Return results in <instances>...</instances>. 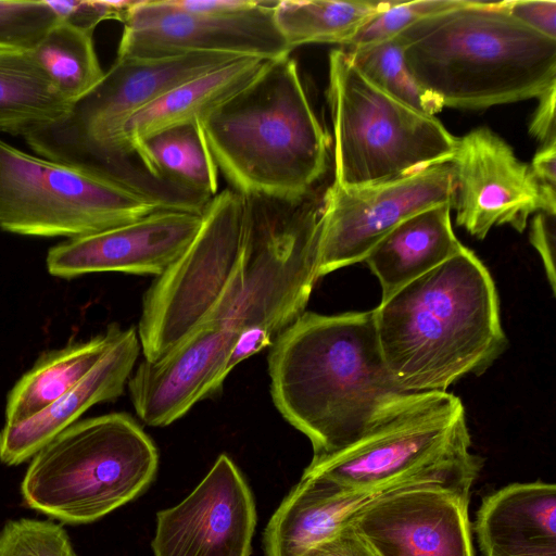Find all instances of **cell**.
<instances>
[{
    "instance_id": "cell-1",
    "label": "cell",
    "mask_w": 556,
    "mask_h": 556,
    "mask_svg": "<svg viewBox=\"0 0 556 556\" xmlns=\"http://www.w3.org/2000/svg\"><path fill=\"white\" fill-rule=\"evenodd\" d=\"M267 359L273 402L311 441L313 457L349 446L412 393L387 368L374 308L304 312L274 340Z\"/></svg>"
},
{
    "instance_id": "cell-2",
    "label": "cell",
    "mask_w": 556,
    "mask_h": 556,
    "mask_svg": "<svg viewBox=\"0 0 556 556\" xmlns=\"http://www.w3.org/2000/svg\"><path fill=\"white\" fill-rule=\"evenodd\" d=\"M374 312L384 363L404 392L446 391L483 372L507 345L495 283L465 245Z\"/></svg>"
},
{
    "instance_id": "cell-3",
    "label": "cell",
    "mask_w": 556,
    "mask_h": 556,
    "mask_svg": "<svg viewBox=\"0 0 556 556\" xmlns=\"http://www.w3.org/2000/svg\"><path fill=\"white\" fill-rule=\"evenodd\" d=\"M399 37L408 70L444 108L479 110L538 99L556 86V40L496 2L468 1Z\"/></svg>"
},
{
    "instance_id": "cell-4",
    "label": "cell",
    "mask_w": 556,
    "mask_h": 556,
    "mask_svg": "<svg viewBox=\"0 0 556 556\" xmlns=\"http://www.w3.org/2000/svg\"><path fill=\"white\" fill-rule=\"evenodd\" d=\"M218 168L243 197L298 201L328 166V136L290 55L199 121Z\"/></svg>"
},
{
    "instance_id": "cell-5",
    "label": "cell",
    "mask_w": 556,
    "mask_h": 556,
    "mask_svg": "<svg viewBox=\"0 0 556 556\" xmlns=\"http://www.w3.org/2000/svg\"><path fill=\"white\" fill-rule=\"evenodd\" d=\"M240 58L224 53L116 58L101 81L73 103L64 119L24 137L46 160L100 173L169 208H180L184 193L142 169L125 142L124 127L136 112L166 91Z\"/></svg>"
},
{
    "instance_id": "cell-6",
    "label": "cell",
    "mask_w": 556,
    "mask_h": 556,
    "mask_svg": "<svg viewBox=\"0 0 556 556\" xmlns=\"http://www.w3.org/2000/svg\"><path fill=\"white\" fill-rule=\"evenodd\" d=\"M159 453L122 413L64 429L30 462L21 485L26 504L65 523L93 522L139 496L154 480Z\"/></svg>"
},
{
    "instance_id": "cell-7",
    "label": "cell",
    "mask_w": 556,
    "mask_h": 556,
    "mask_svg": "<svg viewBox=\"0 0 556 556\" xmlns=\"http://www.w3.org/2000/svg\"><path fill=\"white\" fill-rule=\"evenodd\" d=\"M327 100L334 185L352 188L387 182L452 160L458 138L434 115L372 84L342 48L329 53Z\"/></svg>"
},
{
    "instance_id": "cell-8",
    "label": "cell",
    "mask_w": 556,
    "mask_h": 556,
    "mask_svg": "<svg viewBox=\"0 0 556 556\" xmlns=\"http://www.w3.org/2000/svg\"><path fill=\"white\" fill-rule=\"evenodd\" d=\"M245 198V232L228 325L262 348L303 314L318 280L319 206Z\"/></svg>"
},
{
    "instance_id": "cell-9",
    "label": "cell",
    "mask_w": 556,
    "mask_h": 556,
    "mask_svg": "<svg viewBox=\"0 0 556 556\" xmlns=\"http://www.w3.org/2000/svg\"><path fill=\"white\" fill-rule=\"evenodd\" d=\"M172 210L100 173L25 153L0 140V228L76 238Z\"/></svg>"
},
{
    "instance_id": "cell-10",
    "label": "cell",
    "mask_w": 556,
    "mask_h": 556,
    "mask_svg": "<svg viewBox=\"0 0 556 556\" xmlns=\"http://www.w3.org/2000/svg\"><path fill=\"white\" fill-rule=\"evenodd\" d=\"M245 198L217 192L194 238L143 296L138 337L144 359H155L204 324L231 288L241 262Z\"/></svg>"
},
{
    "instance_id": "cell-11",
    "label": "cell",
    "mask_w": 556,
    "mask_h": 556,
    "mask_svg": "<svg viewBox=\"0 0 556 556\" xmlns=\"http://www.w3.org/2000/svg\"><path fill=\"white\" fill-rule=\"evenodd\" d=\"M470 444L459 397L447 391L412 392L349 446L313 457L303 475L367 489L465 458Z\"/></svg>"
},
{
    "instance_id": "cell-12",
    "label": "cell",
    "mask_w": 556,
    "mask_h": 556,
    "mask_svg": "<svg viewBox=\"0 0 556 556\" xmlns=\"http://www.w3.org/2000/svg\"><path fill=\"white\" fill-rule=\"evenodd\" d=\"M456 184L450 163L364 187L332 184L319 203L318 276L363 262L396 226L429 207L454 206Z\"/></svg>"
},
{
    "instance_id": "cell-13",
    "label": "cell",
    "mask_w": 556,
    "mask_h": 556,
    "mask_svg": "<svg viewBox=\"0 0 556 556\" xmlns=\"http://www.w3.org/2000/svg\"><path fill=\"white\" fill-rule=\"evenodd\" d=\"M277 1L260 0L230 14L176 10L165 0H137L124 24L117 58L165 59L224 53L277 60L292 51L274 21Z\"/></svg>"
},
{
    "instance_id": "cell-14",
    "label": "cell",
    "mask_w": 556,
    "mask_h": 556,
    "mask_svg": "<svg viewBox=\"0 0 556 556\" xmlns=\"http://www.w3.org/2000/svg\"><path fill=\"white\" fill-rule=\"evenodd\" d=\"M456 184V224L477 239L493 227L522 232L531 215H556V191L542 187L528 164L488 127L458 138L450 162Z\"/></svg>"
},
{
    "instance_id": "cell-15",
    "label": "cell",
    "mask_w": 556,
    "mask_h": 556,
    "mask_svg": "<svg viewBox=\"0 0 556 556\" xmlns=\"http://www.w3.org/2000/svg\"><path fill=\"white\" fill-rule=\"evenodd\" d=\"M256 526L253 494L226 455L177 505L156 514L154 556H250Z\"/></svg>"
},
{
    "instance_id": "cell-16",
    "label": "cell",
    "mask_w": 556,
    "mask_h": 556,
    "mask_svg": "<svg viewBox=\"0 0 556 556\" xmlns=\"http://www.w3.org/2000/svg\"><path fill=\"white\" fill-rule=\"evenodd\" d=\"M239 334L225 323H205L162 356L142 361L128 380L139 418L164 427L217 392L228 376V358Z\"/></svg>"
},
{
    "instance_id": "cell-17",
    "label": "cell",
    "mask_w": 556,
    "mask_h": 556,
    "mask_svg": "<svg viewBox=\"0 0 556 556\" xmlns=\"http://www.w3.org/2000/svg\"><path fill=\"white\" fill-rule=\"evenodd\" d=\"M469 498L443 488L406 490L371 504L350 525L377 556H473Z\"/></svg>"
},
{
    "instance_id": "cell-18",
    "label": "cell",
    "mask_w": 556,
    "mask_h": 556,
    "mask_svg": "<svg viewBox=\"0 0 556 556\" xmlns=\"http://www.w3.org/2000/svg\"><path fill=\"white\" fill-rule=\"evenodd\" d=\"M202 215L164 210L100 232L52 247L46 258L50 275L74 278L91 273L163 274L187 249Z\"/></svg>"
},
{
    "instance_id": "cell-19",
    "label": "cell",
    "mask_w": 556,
    "mask_h": 556,
    "mask_svg": "<svg viewBox=\"0 0 556 556\" xmlns=\"http://www.w3.org/2000/svg\"><path fill=\"white\" fill-rule=\"evenodd\" d=\"M140 348L137 329H122L103 357L71 390L35 416L4 425L0 432V460L11 466L27 460L91 406L118 397Z\"/></svg>"
},
{
    "instance_id": "cell-20",
    "label": "cell",
    "mask_w": 556,
    "mask_h": 556,
    "mask_svg": "<svg viewBox=\"0 0 556 556\" xmlns=\"http://www.w3.org/2000/svg\"><path fill=\"white\" fill-rule=\"evenodd\" d=\"M473 530L482 556H556V485L516 482L485 495Z\"/></svg>"
},
{
    "instance_id": "cell-21",
    "label": "cell",
    "mask_w": 556,
    "mask_h": 556,
    "mask_svg": "<svg viewBox=\"0 0 556 556\" xmlns=\"http://www.w3.org/2000/svg\"><path fill=\"white\" fill-rule=\"evenodd\" d=\"M453 205L439 204L402 222L365 257L381 288V300L458 253L464 245L454 233Z\"/></svg>"
},
{
    "instance_id": "cell-22",
    "label": "cell",
    "mask_w": 556,
    "mask_h": 556,
    "mask_svg": "<svg viewBox=\"0 0 556 556\" xmlns=\"http://www.w3.org/2000/svg\"><path fill=\"white\" fill-rule=\"evenodd\" d=\"M267 61L240 58L166 91L126 123L124 139L130 152L134 154V147L138 142L156 132L202 121L249 85Z\"/></svg>"
},
{
    "instance_id": "cell-23",
    "label": "cell",
    "mask_w": 556,
    "mask_h": 556,
    "mask_svg": "<svg viewBox=\"0 0 556 556\" xmlns=\"http://www.w3.org/2000/svg\"><path fill=\"white\" fill-rule=\"evenodd\" d=\"M122 328L110 325L103 333L43 354L8 394L5 424L24 421L77 384L103 357Z\"/></svg>"
},
{
    "instance_id": "cell-24",
    "label": "cell",
    "mask_w": 556,
    "mask_h": 556,
    "mask_svg": "<svg viewBox=\"0 0 556 556\" xmlns=\"http://www.w3.org/2000/svg\"><path fill=\"white\" fill-rule=\"evenodd\" d=\"M72 105L30 51L0 50V131L25 136L61 122Z\"/></svg>"
},
{
    "instance_id": "cell-25",
    "label": "cell",
    "mask_w": 556,
    "mask_h": 556,
    "mask_svg": "<svg viewBox=\"0 0 556 556\" xmlns=\"http://www.w3.org/2000/svg\"><path fill=\"white\" fill-rule=\"evenodd\" d=\"M132 151L153 179L192 194H217L218 168L199 122L156 132L138 142Z\"/></svg>"
},
{
    "instance_id": "cell-26",
    "label": "cell",
    "mask_w": 556,
    "mask_h": 556,
    "mask_svg": "<svg viewBox=\"0 0 556 556\" xmlns=\"http://www.w3.org/2000/svg\"><path fill=\"white\" fill-rule=\"evenodd\" d=\"M393 1L282 0L275 4L274 21L291 50L308 43L344 47L363 25Z\"/></svg>"
},
{
    "instance_id": "cell-27",
    "label": "cell",
    "mask_w": 556,
    "mask_h": 556,
    "mask_svg": "<svg viewBox=\"0 0 556 556\" xmlns=\"http://www.w3.org/2000/svg\"><path fill=\"white\" fill-rule=\"evenodd\" d=\"M30 52L72 104L91 91L105 73L96 53L92 34L64 22L54 25Z\"/></svg>"
},
{
    "instance_id": "cell-28",
    "label": "cell",
    "mask_w": 556,
    "mask_h": 556,
    "mask_svg": "<svg viewBox=\"0 0 556 556\" xmlns=\"http://www.w3.org/2000/svg\"><path fill=\"white\" fill-rule=\"evenodd\" d=\"M342 49L367 79L400 101L430 115L444 108L408 70L399 35L383 41Z\"/></svg>"
},
{
    "instance_id": "cell-29",
    "label": "cell",
    "mask_w": 556,
    "mask_h": 556,
    "mask_svg": "<svg viewBox=\"0 0 556 556\" xmlns=\"http://www.w3.org/2000/svg\"><path fill=\"white\" fill-rule=\"evenodd\" d=\"M59 22L45 0H0V50L33 51Z\"/></svg>"
},
{
    "instance_id": "cell-30",
    "label": "cell",
    "mask_w": 556,
    "mask_h": 556,
    "mask_svg": "<svg viewBox=\"0 0 556 556\" xmlns=\"http://www.w3.org/2000/svg\"><path fill=\"white\" fill-rule=\"evenodd\" d=\"M0 556H78L61 525L36 519L8 521L0 530Z\"/></svg>"
},
{
    "instance_id": "cell-31",
    "label": "cell",
    "mask_w": 556,
    "mask_h": 556,
    "mask_svg": "<svg viewBox=\"0 0 556 556\" xmlns=\"http://www.w3.org/2000/svg\"><path fill=\"white\" fill-rule=\"evenodd\" d=\"M468 0L396 1L377 13L341 48H356L390 39L429 16L460 8Z\"/></svg>"
},
{
    "instance_id": "cell-32",
    "label": "cell",
    "mask_w": 556,
    "mask_h": 556,
    "mask_svg": "<svg viewBox=\"0 0 556 556\" xmlns=\"http://www.w3.org/2000/svg\"><path fill=\"white\" fill-rule=\"evenodd\" d=\"M60 22L72 25L80 30L92 34L99 23L105 20H117L124 23L137 2L126 1H47Z\"/></svg>"
},
{
    "instance_id": "cell-33",
    "label": "cell",
    "mask_w": 556,
    "mask_h": 556,
    "mask_svg": "<svg viewBox=\"0 0 556 556\" xmlns=\"http://www.w3.org/2000/svg\"><path fill=\"white\" fill-rule=\"evenodd\" d=\"M496 5L526 26L556 40V1H504Z\"/></svg>"
},
{
    "instance_id": "cell-34",
    "label": "cell",
    "mask_w": 556,
    "mask_h": 556,
    "mask_svg": "<svg viewBox=\"0 0 556 556\" xmlns=\"http://www.w3.org/2000/svg\"><path fill=\"white\" fill-rule=\"evenodd\" d=\"M555 216L539 212L534 214L530 227V242L541 256L553 292L556 290Z\"/></svg>"
},
{
    "instance_id": "cell-35",
    "label": "cell",
    "mask_w": 556,
    "mask_h": 556,
    "mask_svg": "<svg viewBox=\"0 0 556 556\" xmlns=\"http://www.w3.org/2000/svg\"><path fill=\"white\" fill-rule=\"evenodd\" d=\"M303 556H377L349 523L332 536L312 547Z\"/></svg>"
},
{
    "instance_id": "cell-36",
    "label": "cell",
    "mask_w": 556,
    "mask_h": 556,
    "mask_svg": "<svg viewBox=\"0 0 556 556\" xmlns=\"http://www.w3.org/2000/svg\"><path fill=\"white\" fill-rule=\"evenodd\" d=\"M529 125L530 135L541 144L556 141L555 100L556 86L551 87L539 98Z\"/></svg>"
},
{
    "instance_id": "cell-37",
    "label": "cell",
    "mask_w": 556,
    "mask_h": 556,
    "mask_svg": "<svg viewBox=\"0 0 556 556\" xmlns=\"http://www.w3.org/2000/svg\"><path fill=\"white\" fill-rule=\"evenodd\" d=\"M179 11L198 14H230L256 7L260 0H165Z\"/></svg>"
},
{
    "instance_id": "cell-38",
    "label": "cell",
    "mask_w": 556,
    "mask_h": 556,
    "mask_svg": "<svg viewBox=\"0 0 556 556\" xmlns=\"http://www.w3.org/2000/svg\"><path fill=\"white\" fill-rule=\"evenodd\" d=\"M529 166L542 187L556 191V141L541 144Z\"/></svg>"
}]
</instances>
